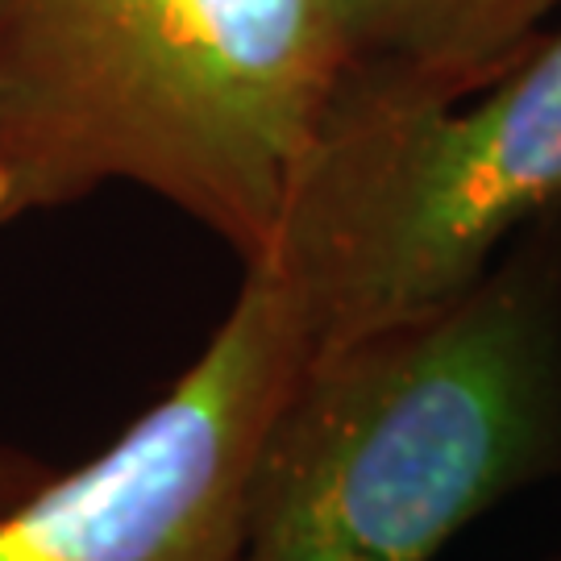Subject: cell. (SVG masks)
I'll list each match as a JSON object with an SVG mask.
<instances>
[{
    "mask_svg": "<svg viewBox=\"0 0 561 561\" xmlns=\"http://www.w3.org/2000/svg\"><path fill=\"white\" fill-rule=\"evenodd\" d=\"M561 482V208L442 308L317 350L266 428L238 561H433Z\"/></svg>",
    "mask_w": 561,
    "mask_h": 561,
    "instance_id": "1",
    "label": "cell"
},
{
    "mask_svg": "<svg viewBox=\"0 0 561 561\" xmlns=\"http://www.w3.org/2000/svg\"><path fill=\"white\" fill-rule=\"evenodd\" d=\"M341 83L329 0H0V221L129 183L254 266Z\"/></svg>",
    "mask_w": 561,
    "mask_h": 561,
    "instance_id": "2",
    "label": "cell"
},
{
    "mask_svg": "<svg viewBox=\"0 0 561 561\" xmlns=\"http://www.w3.org/2000/svg\"><path fill=\"white\" fill-rule=\"evenodd\" d=\"M561 208V25L466 92L345 76L271 254L317 350L421 317Z\"/></svg>",
    "mask_w": 561,
    "mask_h": 561,
    "instance_id": "3",
    "label": "cell"
},
{
    "mask_svg": "<svg viewBox=\"0 0 561 561\" xmlns=\"http://www.w3.org/2000/svg\"><path fill=\"white\" fill-rule=\"evenodd\" d=\"M312 354L291 279L275 262L241 266L225 321L171 391L0 512V561H238L259 445Z\"/></svg>",
    "mask_w": 561,
    "mask_h": 561,
    "instance_id": "4",
    "label": "cell"
},
{
    "mask_svg": "<svg viewBox=\"0 0 561 561\" xmlns=\"http://www.w3.org/2000/svg\"><path fill=\"white\" fill-rule=\"evenodd\" d=\"M558 0H329L345 76L466 92L541 38Z\"/></svg>",
    "mask_w": 561,
    "mask_h": 561,
    "instance_id": "5",
    "label": "cell"
},
{
    "mask_svg": "<svg viewBox=\"0 0 561 561\" xmlns=\"http://www.w3.org/2000/svg\"><path fill=\"white\" fill-rule=\"evenodd\" d=\"M50 474H55V470H50L46 461L0 445V512H9L13 503H21L25 495H34Z\"/></svg>",
    "mask_w": 561,
    "mask_h": 561,
    "instance_id": "6",
    "label": "cell"
},
{
    "mask_svg": "<svg viewBox=\"0 0 561 561\" xmlns=\"http://www.w3.org/2000/svg\"><path fill=\"white\" fill-rule=\"evenodd\" d=\"M541 561H561V545H558V549H549V553H545Z\"/></svg>",
    "mask_w": 561,
    "mask_h": 561,
    "instance_id": "7",
    "label": "cell"
}]
</instances>
